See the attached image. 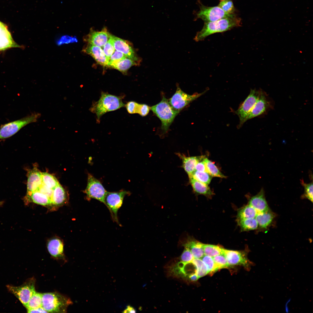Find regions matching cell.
Segmentation results:
<instances>
[{
    "mask_svg": "<svg viewBox=\"0 0 313 313\" xmlns=\"http://www.w3.org/2000/svg\"><path fill=\"white\" fill-rule=\"evenodd\" d=\"M241 19L236 16L204 23L202 29L197 33L194 39L196 41H202L210 35L230 30L241 26Z\"/></svg>",
    "mask_w": 313,
    "mask_h": 313,
    "instance_id": "obj_1",
    "label": "cell"
},
{
    "mask_svg": "<svg viewBox=\"0 0 313 313\" xmlns=\"http://www.w3.org/2000/svg\"><path fill=\"white\" fill-rule=\"evenodd\" d=\"M123 97L102 92L99 100L93 102L90 111L96 114L97 121L99 122L101 117L105 113L116 110L125 106Z\"/></svg>",
    "mask_w": 313,
    "mask_h": 313,
    "instance_id": "obj_2",
    "label": "cell"
},
{
    "mask_svg": "<svg viewBox=\"0 0 313 313\" xmlns=\"http://www.w3.org/2000/svg\"><path fill=\"white\" fill-rule=\"evenodd\" d=\"M150 110L160 120L161 129L165 133L179 112L174 109L170 104L168 100L163 96L161 101L150 107Z\"/></svg>",
    "mask_w": 313,
    "mask_h": 313,
    "instance_id": "obj_3",
    "label": "cell"
},
{
    "mask_svg": "<svg viewBox=\"0 0 313 313\" xmlns=\"http://www.w3.org/2000/svg\"><path fill=\"white\" fill-rule=\"evenodd\" d=\"M42 307L48 312L64 313L72 302L69 298L56 292L42 294Z\"/></svg>",
    "mask_w": 313,
    "mask_h": 313,
    "instance_id": "obj_4",
    "label": "cell"
},
{
    "mask_svg": "<svg viewBox=\"0 0 313 313\" xmlns=\"http://www.w3.org/2000/svg\"><path fill=\"white\" fill-rule=\"evenodd\" d=\"M41 114L33 113L23 118L2 125L0 128V139L11 137L27 125L36 122Z\"/></svg>",
    "mask_w": 313,
    "mask_h": 313,
    "instance_id": "obj_5",
    "label": "cell"
},
{
    "mask_svg": "<svg viewBox=\"0 0 313 313\" xmlns=\"http://www.w3.org/2000/svg\"><path fill=\"white\" fill-rule=\"evenodd\" d=\"M199 3L200 10L195 13L196 19H200L204 23L214 21L224 18L236 16L234 14L226 12L218 6L208 7Z\"/></svg>",
    "mask_w": 313,
    "mask_h": 313,
    "instance_id": "obj_6",
    "label": "cell"
},
{
    "mask_svg": "<svg viewBox=\"0 0 313 313\" xmlns=\"http://www.w3.org/2000/svg\"><path fill=\"white\" fill-rule=\"evenodd\" d=\"M130 192L121 190L116 192H108L105 198V205L108 209L113 220L119 224L118 212L122 206L124 198Z\"/></svg>",
    "mask_w": 313,
    "mask_h": 313,
    "instance_id": "obj_7",
    "label": "cell"
},
{
    "mask_svg": "<svg viewBox=\"0 0 313 313\" xmlns=\"http://www.w3.org/2000/svg\"><path fill=\"white\" fill-rule=\"evenodd\" d=\"M35 284L34 279L32 278L28 279L20 286L7 285V287L9 291L14 294L25 307L32 295L36 292Z\"/></svg>",
    "mask_w": 313,
    "mask_h": 313,
    "instance_id": "obj_8",
    "label": "cell"
},
{
    "mask_svg": "<svg viewBox=\"0 0 313 313\" xmlns=\"http://www.w3.org/2000/svg\"><path fill=\"white\" fill-rule=\"evenodd\" d=\"M87 184L84 191L88 199H96L105 205V198L108 192L100 181L92 175L88 174Z\"/></svg>",
    "mask_w": 313,
    "mask_h": 313,
    "instance_id": "obj_9",
    "label": "cell"
},
{
    "mask_svg": "<svg viewBox=\"0 0 313 313\" xmlns=\"http://www.w3.org/2000/svg\"><path fill=\"white\" fill-rule=\"evenodd\" d=\"M206 90L201 93H195L192 95L188 94L183 92L178 85L176 91L169 100V102L175 110L180 112L183 108L191 102L203 94Z\"/></svg>",
    "mask_w": 313,
    "mask_h": 313,
    "instance_id": "obj_10",
    "label": "cell"
},
{
    "mask_svg": "<svg viewBox=\"0 0 313 313\" xmlns=\"http://www.w3.org/2000/svg\"><path fill=\"white\" fill-rule=\"evenodd\" d=\"M259 94V90L251 89L248 96L235 112L239 119V128L247 121V117L258 99Z\"/></svg>",
    "mask_w": 313,
    "mask_h": 313,
    "instance_id": "obj_11",
    "label": "cell"
},
{
    "mask_svg": "<svg viewBox=\"0 0 313 313\" xmlns=\"http://www.w3.org/2000/svg\"><path fill=\"white\" fill-rule=\"evenodd\" d=\"M223 254L225 257L230 266L235 265L244 266L248 270L253 264L248 259L245 253L224 249Z\"/></svg>",
    "mask_w": 313,
    "mask_h": 313,
    "instance_id": "obj_12",
    "label": "cell"
},
{
    "mask_svg": "<svg viewBox=\"0 0 313 313\" xmlns=\"http://www.w3.org/2000/svg\"><path fill=\"white\" fill-rule=\"evenodd\" d=\"M110 37L115 49L123 53L127 57L140 63L141 59L137 56L129 41L111 34Z\"/></svg>",
    "mask_w": 313,
    "mask_h": 313,
    "instance_id": "obj_13",
    "label": "cell"
},
{
    "mask_svg": "<svg viewBox=\"0 0 313 313\" xmlns=\"http://www.w3.org/2000/svg\"><path fill=\"white\" fill-rule=\"evenodd\" d=\"M111 34L104 27L100 31L91 28L89 33L84 37V41L87 43L99 47L105 45L109 39Z\"/></svg>",
    "mask_w": 313,
    "mask_h": 313,
    "instance_id": "obj_14",
    "label": "cell"
},
{
    "mask_svg": "<svg viewBox=\"0 0 313 313\" xmlns=\"http://www.w3.org/2000/svg\"><path fill=\"white\" fill-rule=\"evenodd\" d=\"M271 107L270 102L266 94L262 90H259L258 99L250 112L247 120L260 115Z\"/></svg>",
    "mask_w": 313,
    "mask_h": 313,
    "instance_id": "obj_15",
    "label": "cell"
},
{
    "mask_svg": "<svg viewBox=\"0 0 313 313\" xmlns=\"http://www.w3.org/2000/svg\"><path fill=\"white\" fill-rule=\"evenodd\" d=\"M20 47L14 40L7 26L0 21V51Z\"/></svg>",
    "mask_w": 313,
    "mask_h": 313,
    "instance_id": "obj_16",
    "label": "cell"
},
{
    "mask_svg": "<svg viewBox=\"0 0 313 313\" xmlns=\"http://www.w3.org/2000/svg\"><path fill=\"white\" fill-rule=\"evenodd\" d=\"M27 191L26 196L37 190L42 185L41 172L35 167L28 172Z\"/></svg>",
    "mask_w": 313,
    "mask_h": 313,
    "instance_id": "obj_17",
    "label": "cell"
},
{
    "mask_svg": "<svg viewBox=\"0 0 313 313\" xmlns=\"http://www.w3.org/2000/svg\"><path fill=\"white\" fill-rule=\"evenodd\" d=\"M82 51L92 57L100 65L107 67L109 59L105 56L103 50L100 47L87 43Z\"/></svg>",
    "mask_w": 313,
    "mask_h": 313,
    "instance_id": "obj_18",
    "label": "cell"
},
{
    "mask_svg": "<svg viewBox=\"0 0 313 313\" xmlns=\"http://www.w3.org/2000/svg\"><path fill=\"white\" fill-rule=\"evenodd\" d=\"M249 204L254 208L257 213L264 212L269 210L263 188L257 194L250 198Z\"/></svg>",
    "mask_w": 313,
    "mask_h": 313,
    "instance_id": "obj_19",
    "label": "cell"
},
{
    "mask_svg": "<svg viewBox=\"0 0 313 313\" xmlns=\"http://www.w3.org/2000/svg\"><path fill=\"white\" fill-rule=\"evenodd\" d=\"M182 161V167L188 174L189 177L192 176L195 170V167L198 162L204 156H187L179 153L176 154Z\"/></svg>",
    "mask_w": 313,
    "mask_h": 313,
    "instance_id": "obj_20",
    "label": "cell"
},
{
    "mask_svg": "<svg viewBox=\"0 0 313 313\" xmlns=\"http://www.w3.org/2000/svg\"><path fill=\"white\" fill-rule=\"evenodd\" d=\"M47 247L49 253L54 257L59 258L63 256V244L60 239L54 237L50 239L47 242Z\"/></svg>",
    "mask_w": 313,
    "mask_h": 313,
    "instance_id": "obj_21",
    "label": "cell"
},
{
    "mask_svg": "<svg viewBox=\"0 0 313 313\" xmlns=\"http://www.w3.org/2000/svg\"><path fill=\"white\" fill-rule=\"evenodd\" d=\"M184 247L188 248L194 258L201 259L205 255L203 244L190 238H188L183 243Z\"/></svg>",
    "mask_w": 313,
    "mask_h": 313,
    "instance_id": "obj_22",
    "label": "cell"
},
{
    "mask_svg": "<svg viewBox=\"0 0 313 313\" xmlns=\"http://www.w3.org/2000/svg\"><path fill=\"white\" fill-rule=\"evenodd\" d=\"M26 203L32 202L44 206H52L50 198L47 195L37 190L32 192L29 195L26 196Z\"/></svg>",
    "mask_w": 313,
    "mask_h": 313,
    "instance_id": "obj_23",
    "label": "cell"
},
{
    "mask_svg": "<svg viewBox=\"0 0 313 313\" xmlns=\"http://www.w3.org/2000/svg\"><path fill=\"white\" fill-rule=\"evenodd\" d=\"M67 200L66 192L59 184L53 190L51 197L52 206L58 207L64 204Z\"/></svg>",
    "mask_w": 313,
    "mask_h": 313,
    "instance_id": "obj_24",
    "label": "cell"
},
{
    "mask_svg": "<svg viewBox=\"0 0 313 313\" xmlns=\"http://www.w3.org/2000/svg\"><path fill=\"white\" fill-rule=\"evenodd\" d=\"M189 178L190 184L195 192L208 197H211L213 195V192L208 185L197 180L192 176Z\"/></svg>",
    "mask_w": 313,
    "mask_h": 313,
    "instance_id": "obj_25",
    "label": "cell"
},
{
    "mask_svg": "<svg viewBox=\"0 0 313 313\" xmlns=\"http://www.w3.org/2000/svg\"><path fill=\"white\" fill-rule=\"evenodd\" d=\"M140 63L129 58H125L114 63H109L107 67L115 69L125 73L131 67L138 65Z\"/></svg>",
    "mask_w": 313,
    "mask_h": 313,
    "instance_id": "obj_26",
    "label": "cell"
},
{
    "mask_svg": "<svg viewBox=\"0 0 313 313\" xmlns=\"http://www.w3.org/2000/svg\"><path fill=\"white\" fill-rule=\"evenodd\" d=\"M274 215L269 210L262 213H257L255 219L258 226L261 228L266 229L272 223Z\"/></svg>",
    "mask_w": 313,
    "mask_h": 313,
    "instance_id": "obj_27",
    "label": "cell"
},
{
    "mask_svg": "<svg viewBox=\"0 0 313 313\" xmlns=\"http://www.w3.org/2000/svg\"><path fill=\"white\" fill-rule=\"evenodd\" d=\"M257 213L255 209L249 204L239 211L237 215L238 221L245 219L255 218Z\"/></svg>",
    "mask_w": 313,
    "mask_h": 313,
    "instance_id": "obj_28",
    "label": "cell"
},
{
    "mask_svg": "<svg viewBox=\"0 0 313 313\" xmlns=\"http://www.w3.org/2000/svg\"><path fill=\"white\" fill-rule=\"evenodd\" d=\"M204 161L205 163L207 172L212 176L221 178H226V176L221 172L213 162L206 157L204 158Z\"/></svg>",
    "mask_w": 313,
    "mask_h": 313,
    "instance_id": "obj_29",
    "label": "cell"
},
{
    "mask_svg": "<svg viewBox=\"0 0 313 313\" xmlns=\"http://www.w3.org/2000/svg\"><path fill=\"white\" fill-rule=\"evenodd\" d=\"M191 263L195 267V272L199 278L205 276L208 273L206 265L200 259L194 258Z\"/></svg>",
    "mask_w": 313,
    "mask_h": 313,
    "instance_id": "obj_30",
    "label": "cell"
},
{
    "mask_svg": "<svg viewBox=\"0 0 313 313\" xmlns=\"http://www.w3.org/2000/svg\"><path fill=\"white\" fill-rule=\"evenodd\" d=\"M41 178L42 183L52 190L59 184L54 176L47 172H41Z\"/></svg>",
    "mask_w": 313,
    "mask_h": 313,
    "instance_id": "obj_31",
    "label": "cell"
},
{
    "mask_svg": "<svg viewBox=\"0 0 313 313\" xmlns=\"http://www.w3.org/2000/svg\"><path fill=\"white\" fill-rule=\"evenodd\" d=\"M203 248L205 255L212 257L223 254L224 249L218 245L204 244Z\"/></svg>",
    "mask_w": 313,
    "mask_h": 313,
    "instance_id": "obj_32",
    "label": "cell"
},
{
    "mask_svg": "<svg viewBox=\"0 0 313 313\" xmlns=\"http://www.w3.org/2000/svg\"><path fill=\"white\" fill-rule=\"evenodd\" d=\"M42 306V294L35 292L30 298L25 307L27 310H28Z\"/></svg>",
    "mask_w": 313,
    "mask_h": 313,
    "instance_id": "obj_33",
    "label": "cell"
},
{
    "mask_svg": "<svg viewBox=\"0 0 313 313\" xmlns=\"http://www.w3.org/2000/svg\"><path fill=\"white\" fill-rule=\"evenodd\" d=\"M239 224L243 231H249L256 229L258 226L255 218L248 219L238 221Z\"/></svg>",
    "mask_w": 313,
    "mask_h": 313,
    "instance_id": "obj_34",
    "label": "cell"
},
{
    "mask_svg": "<svg viewBox=\"0 0 313 313\" xmlns=\"http://www.w3.org/2000/svg\"><path fill=\"white\" fill-rule=\"evenodd\" d=\"M190 176L208 185L210 183L212 177L207 172L199 171L196 170Z\"/></svg>",
    "mask_w": 313,
    "mask_h": 313,
    "instance_id": "obj_35",
    "label": "cell"
},
{
    "mask_svg": "<svg viewBox=\"0 0 313 313\" xmlns=\"http://www.w3.org/2000/svg\"><path fill=\"white\" fill-rule=\"evenodd\" d=\"M201 259L206 265L208 273H213L219 270L212 257L205 255Z\"/></svg>",
    "mask_w": 313,
    "mask_h": 313,
    "instance_id": "obj_36",
    "label": "cell"
},
{
    "mask_svg": "<svg viewBox=\"0 0 313 313\" xmlns=\"http://www.w3.org/2000/svg\"><path fill=\"white\" fill-rule=\"evenodd\" d=\"M301 183L304 188V193L302 197L305 198L313 202V182L307 183L303 180H301Z\"/></svg>",
    "mask_w": 313,
    "mask_h": 313,
    "instance_id": "obj_37",
    "label": "cell"
},
{
    "mask_svg": "<svg viewBox=\"0 0 313 313\" xmlns=\"http://www.w3.org/2000/svg\"><path fill=\"white\" fill-rule=\"evenodd\" d=\"M219 7L224 11L229 14H234L235 9L231 0H223L219 4Z\"/></svg>",
    "mask_w": 313,
    "mask_h": 313,
    "instance_id": "obj_38",
    "label": "cell"
},
{
    "mask_svg": "<svg viewBox=\"0 0 313 313\" xmlns=\"http://www.w3.org/2000/svg\"><path fill=\"white\" fill-rule=\"evenodd\" d=\"M212 258L219 270L230 267L223 254H219Z\"/></svg>",
    "mask_w": 313,
    "mask_h": 313,
    "instance_id": "obj_39",
    "label": "cell"
},
{
    "mask_svg": "<svg viewBox=\"0 0 313 313\" xmlns=\"http://www.w3.org/2000/svg\"><path fill=\"white\" fill-rule=\"evenodd\" d=\"M115 50L110 35L109 39L104 46L103 51L105 56L110 59Z\"/></svg>",
    "mask_w": 313,
    "mask_h": 313,
    "instance_id": "obj_40",
    "label": "cell"
},
{
    "mask_svg": "<svg viewBox=\"0 0 313 313\" xmlns=\"http://www.w3.org/2000/svg\"><path fill=\"white\" fill-rule=\"evenodd\" d=\"M139 104L134 101L128 102L125 105L128 112L130 114H137Z\"/></svg>",
    "mask_w": 313,
    "mask_h": 313,
    "instance_id": "obj_41",
    "label": "cell"
},
{
    "mask_svg": "<svg viewBox=\"0 0 313 313\" xmlns=\"http://www.w3.org/2000/svg\"><path fill=\"white\" fill-rule=\"evenodd\" d=\"M181 256V261L185 263H190L192 262L194 258L189 249L186 247Z\"/></svg>",
    "mask_w": 313,
    "mask_h": 313,
    "instance_id": "obj_42",
    "label": "cell"
},
{
    "mask_svg": "<svg viewBox=\"0 0 313 313\" xmlns=\"http://www.w3.org/2000/svg\"><path fill=\"white\" fill-rule=\"evenodd\" d=\"M126 57L123 53L116 50L110 57L108 63L116 62Z\"/></svg>",
    "mask_w": 313,
    "mask_h": 313,
    "instance_id": "obj_43",
    "label": "cell"
},
{
    "mask_svg": "<svg viewBox=\"0 0 313 313\" xmlns=\"http://www.w3.org/2000/svg\"><path fill=\"white\" fill-rule=\"evenodd\" d=\"M138 114L142 117L146 116L150 110V107L144 104H140Z\"/></svg>",
    "mask_w": 313,
    "mask_h": 313,
    "instance_id": "obj_44",
    "label": "cell"
},
{
    "mask_svg": "<svg viewBox=\"0 0 313 313\" xmlns=\"http://www.w3.org/2000/svg\"><path fill=\"white\" fill-rule=\"evenodd\" d=\"M77 41V40L76 37H72L68 35H65L62 36L59 40L58 41L57 44L58 45H61L62 44L74 42Z\"/></svg>",
    "mask_w": 313,
    "mask_h": 313,
    "instance_id": "obj_45",
    "label": "cell"
},
{
    "mask_svg": "<svg viewBox=\"0 0 313 313\" xmlns=\"http://www.w3.org/2000/svg\"><path fill=\"white\" fill-rule=\"evenodd\" d=\"M37 190L47 195L51 199V197L52 194L53 190L48 188L46 185H44L43 183H42L40 187Z\"/></svg>",
    "mask_w": 313,
    "mask_h": 313,
    "instance_id": "obj_46",
    "label": "cell"
},
{
    "mask_svg": "<svg viewBox=\"0 0 313 313\" xmlns=\"http://www.w3.org/2000/svg\"><path fill=\"white\" fill-rule=\"evenodd\" d=\"M205 157L204 156L198 162L196 166V170L201 172H207L205 163L204 161V159Z\"/></svg>",
    "mask_w": 313,
    "mask_h": 313,
    "instance_id": "obj_47",
    "label": "cell"
},
{
    "mask_svg": "<svg viewBox=\"0 0 313 313\" xmlns=\"http://www.w3.org/2000/svg\"><path fill=\"white\" fill-rule=\"evenodd\" d=\"M28 312V313H46L48 312L43 308L42 307H39L36 308L34 309H31L30 310H27Z\"/></svg>",
    "mask_w": 313,
    "mask_h": 313,
    "instance_id": "obj_48",
    "label": "cell"
},
{
    "mask_svg": "<svg viewBox=\"0 0 313 313\" xmlns=\"http://www.w3.org/2000/svg\"><path fill=\"white\" fill-rule=\"evenodd\" d=\"M188 277L190 281H196L199 279L198 276L195 272L190 274L188 276Z\"/></svg>",
    "mask_w": 313,
    "mask_h": 313,
    "instance_id": "obj_49",
    "label": "cell"
},
{
    "mask_svg": "<svg viewBox=\"0 0 313 313\" xmlns=\"http://www.w3.org/2000/svg\"><path fill=\"white\" fill-rule=\"evenodd\" d=\"M123 312L124 313H135L136 312V311L132 307L128 306L126 309Z\"/></svg>",
    "mask_w": 313,
    "mask_h": 313,
    "instance_id": "obj_50",
    "label": "cell"
},
{
    "mask_svg": "<svg viewBox=\"0 0 313 313\" xmlns=\"http://www.w3.org/2000/svg\"><path fill=\"white\" fill-rule=\"evenodd\" d=\"M3 203V202L2 201H0V206L2 205Z\"/></svg>",
    "mask_w": 313,
    "mask_h": 313,
    "instance_id": "obj_51",
    "label": "cell"
},
{
    "mask_svg": "<svg viewBox=\"0 0 313 313\" xmlns=\"http://www.w3.org/2000/svg\"><path fill=\"white\" fill-rule=\"evenodd\" d=\"M221 0V1H222V0Z\"/></svg>",
    "mask_w": 313,
    "mask_h": 313,
    "instance_id": "obj_52",
    "label": "cell"
}]
</instances>
